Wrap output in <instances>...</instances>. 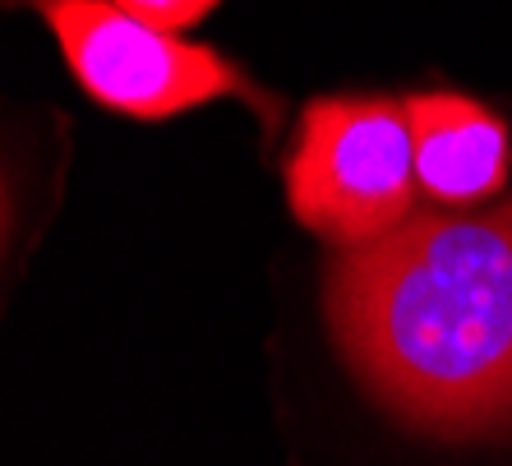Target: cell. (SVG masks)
<instances>
[{
  "label": "cell",
  "instance_id": "6da1fadb",
  "mask_svg": "<svg viewBox=\"0 0 512 466\" xmlns=\"http://www.w3.org/2000/svg\"><path fill=\"white\" fill-rule=\"evenodd\" d=\"M328 333L360 388L406 430H512V194L485 213H411L342 250L323 282Z\"/></svg>",
  "mask_w": 512,
  "mask_h": 466
},
{
  "label": "cell",
  "instance_id": "7a4b0ae2",
  "mask_svg": "<svg viewBox=\"0 0 512 466\" xmlns=\"http://www.w3.org/2000/svg\"><path fill=\"white\" fill-rule=\"evenodd\" d=\"M416 148L402 102L314 97L286 153V204L337 254L388 236L416 213Z\"/></svg>",
  "mask_w": 512,
  "mask_h": 466
},
{
  "label": "cell",
  "instance_id": "3957f363",
  "mask_svg": "<svg viewBox=\"0 0 512 466\" xmlns=\"http://www.w3.org/2000/svg\"><path fill=\"white\" fill-rule=\"evenodd\" d=\"M33 10L47 19L79 88L116 116L167 120L222 97L268 107L222 51L143 24L116 0H33Z\"/></svg>",
  "mask_w": 512,
  "mask_h": 466
},
{
  "label": "cell",
  "instance_id": "277c9868",
  "mask_svg": "<svg viewBox=\"0 0 512 466\" xmlns=\"http://www.w3.org/2000/svg\"><path fill=\"white\" fill-rule=\"evenodd\" d=\"M411 120L420 190L443 208H480L499 199L512 171V134L499 116L462 93H416L402 102Z\"/></svg>",
  "mask_w": 512,
  "mask_h": 466
},
{
  "label": "cell",
  "instance_id": "5b68a950",
  "mask_svg": "<svg viewBox=\"0 0 512 466\" xmlns=\"http://www.w3.org/2000/svg\"><path fill=\"white\" fill-rule=\"evenodd\" d=\"M125 14L143 19L153 28H167V33H180V28L199 24L203 14H213L222 0H116Z\"/></svg>",
  "mask_w": 512,
  "mask_h": 466
}]
</instances>
